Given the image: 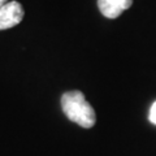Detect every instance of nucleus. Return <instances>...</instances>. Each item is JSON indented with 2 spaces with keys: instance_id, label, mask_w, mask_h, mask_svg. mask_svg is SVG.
Here are the masks:
<instances>
[{
  "instance_id": "5",
  "label": "nucleus",
  "mask_w": 156,
  "mask_h": 156,
  "mask_svg": "<svg viewBox=\"0 0 156 156\" xmlns=\"http://www.w3.org/2000/svg\"><path fill=\"white\" fill-rule=\"evenodd\" d=\"M9 2V0H0V7H3L4 4H7Z\"/></svg>"
},
{
  "instance_id": "3",
  "label": "nucleus",
  "mask_w": 156,
  "mask_h": 156,
  "mask_svg": "<svg viewBox=\"0 0 156 156\" xmlns=\"http://www.w3.org/2000/svg\"><path fill=\"white\" fill-rule=\"evenodd\" d=\"M133 0H98V8L107 18H117L124 11L131 7Z\"/></svg>"
},
{
  "instance_id": "2",
  "label": "nucleus",
  "mask_w": 156,
  "mask_h": 156,
  "mask_svg": "<svg viewBox=\"0 0 156 156\" xmlns=\"http://www.w3.org/2000/svg\"><path fill=\"white\" fill-rule=\"evenodd\" d=\"M23 18V8L18 2H8L0 7V30L17 26Z\"/></svg>"
},
{
  "instance_id": "1",
  "label": "nucleus",
  "mask_w": 156,
  "mask_h": 156,
  "mask_svg": "<svg viewBox=\"0 0 156 156\" xmlns=\"http://www.w3.org/2000/svg\"><path fill=\"white\" fill-rule=\"evenodd\" d=\"M61 108L65 116L73 122L90 129L95 125V111L81 91H68L61 96Z\"/></svg>"
},
{
  "instance_id": "4",
  "label": "nucleus",
  "mask_w": 156,
  "mask_h": 156,
  "mask_svg": "<svg viewBox=\"0 0 156 156\" xmlns=\"http://www.w3.org/2000/svg\"><path fill=\"white\" fill-rule=\"evenodd\" d=\"M148 120L151 124L156 125V101H154V104L150 108V113H148Z\"/></svg>"
}]
</instances>
